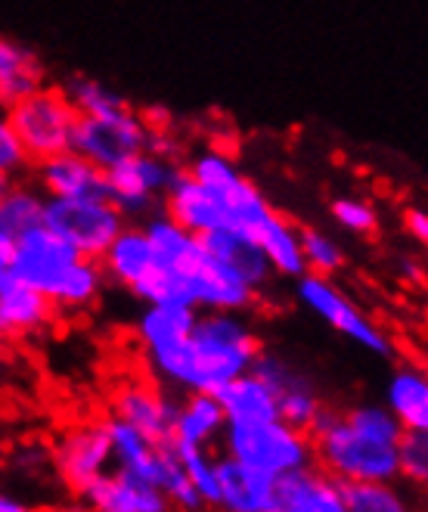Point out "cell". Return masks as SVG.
Here are the masks:
<instances>
[{
  "label": "cell",
  "mask_w": 428,
  "mask_h": 512,
  "mask_svg": "<svg viewBox=\"0 0 428 512\" xmlns=\"http://www.w3.org/2000/svg\"><path fill=\"white\" fill-rule=\"evenodd\" d=\"M404 426L382 401L335 410L323 401L311 419L314 463L339 481H394Z\"/></svg>",
  "instance_id": "6da1fadb"
},
{
  "label": "cell",
  "mask_w": 428,
  "mask_h": 512,
  "mask_svg": "<svg viewBox=\"0 0 428 512\" xmlns=\"http://www.w3.org/2000/svg\"><path fill=\"white\" fill-rule=\"evenodd\" d=\"M193 391H218L230 379L249 373L261 339L246 311H199L190 329Z\"/></svg>",
  "instance_id": "7a4b0ae2"
},
{
  "label": "cell",
  "mask_w": 428,
  "mask_h": 512,
  "mask_svg": "<svg viewBox=\"0 0 428 512\" xmlns=\"http://www.w3.org/2000/svg\"><path fill=\"white\" fill-rule=\"evenodd\" d=\"M224 454L242 466H252L267 475H283L314 463V441L304 429H295L283 419L264 423H233L221 432Z\"/></svg>",
  "instance_id": "3957f363"
},
{
  "label": "cell",
  "mask_w": 428,
  "mask_h": 512,
  "mask_svg": "<svg viewBox=\"0 0 428 512\" xmlns=\"http://www.w3.org/2000/svg\"><path fill=\"white\" fill-rule=\"evenodd\" d=\"M4 115L32 165L72 149L78 109L63 94V87L44 84L35 94H28L25 100L4 109Z\"/></svg>",
  "instance_id": "277c9868"
},
{
  "label": "cell",
  "mask_w": 428,
  "mask_h": 512,
  "mask_svg": "<svg viewBox=\"0 0 428 512\" xmlns=\"http://www.w3.org/2000/svg\"><path fill=\"white\" fill-rule=\"evenodd\" d=\"M295 298L304 311L320 317L329 329H335V333L354 342L357 348L370 351L376 357L394 354L391 336L370 314L360 311L354 305V298L332 277H320V274H311V270H304V274L295 280Z\"/></svg>",
  "instance_id": "5b68a950"
},
{
  "label": "cell",
  "mask_w": 428,
  "mask_h": 512,
  "mask_svg": "<svg viewBox=\"0 0 428 512\" xmlns=\"http://www.w3.org/2000/svg\"><path fill=\"white\" fill-rule=\"evenodd\" d=\"M183 174V165L171 156L143 153L118 162L106 171V196L115 202V208L125 221L140 224L146 215H152L162 205L165 193L171 190L174 180Z\"/></svg>",
  "instance_id": "8992f818"
},
{
  "label": "cell",
  "mask_w": 428,
  "mask_h": 512,
  "mask_svg": "<svg viewBox=\"0 0 428 512\" xmlns=\"http://www.w3.org/2000/svg\"><path fill=\"white\" fill-rule=\"evenodd\" d=\"M44 224L56 236H63L78 255L100 261L115 233L128 221L106 193H97V196H75V199L47 196Z\"/></svg>",
  "instance_id": "52a82bcc"
},
{
  "label": "cell",
  "mask_w": 428,
  "mask_h": 512,
  "mask_svg": "<svg viewBox=\"0 0 428 512\" xmlns=\"http://www.w3.org/2000/svg\"><path fill=\"white\" fill-rule=\"evenodd\" d=\"M146 137H149V122L143 118V112H134L128 106L109 115H78L72 149L94 162L97 168L109 171L118 162L143 153Z\"/></svg>",
  "instance_id": "ba28073f"
},
{
  "label": "cell",
  "mask_w": 428,
  "mask_h": 512,
  "mask_svg": "<svg viewBox=\"0 0 428 512\" xmlns=\"http://www.w3.org/2000/svg\"><path fill=\"white\" fill-rule=\"evenodd\" d=\"M50 463L56 469V478L75 497H84V491L112 469V450L103 419H84V423L59 432L50 447Z\"/></svg>",
  "instance_id": "9c48e42d"
},
{
  "label": "cell",
  "mask_w": 428,
  "mask_h": 512,
  "mask_svg": "<svg viewBox=\"0 0 428 512\" xmlns=\"http://www.w3.org/2000/svg\"><path fill=\"white\" fill-rule=\"evenodd\" d=\"M249 370L255 376H261L270 385L273 395H277V416L283 423L308 432L311 419L323 407V395H320L314 376L304 367H298L292 357L277 354V351H264V348H258Z\"/></svg>",
  "instance_id": "30bf717a"
},
{
  "label": "cell",
  "mask_w": 428,
  "mask_h": 512,
  "mask_svg": "<svg viewBox=\"0 0 428 512\" xmlns=\"http://www.w3.org/2000/svg\"><path fill=\"white\" fill-rule=\"evenodd\" d=\"M81 258L63 236H56L47 224L28 230L16 236L13 243V258H10V274L22 280L25 286H32L44 295L56 286V280L63 277V270Z\"/></svg>",
  "instance_id": "8fae6325"
},
{
  "label": "cell",
  "mask_w": 428,
  "mask_h": 512,
  "mask_svg": "<svg viewBox=\"0 0 428 512\" xmlns=\"http://www.w3.org/2000/svg\"><path fill=\"white\" fill-rule=\"evenodd\" d=\"M202 252L211 264L224 267L227 274H233L236 280H242L246 286H252L255 292H264L273 280V267L267 261V255L261 252L258 239L239 227H218L211 233H202Z\"/></svg>",
  "instance_id": "7c38bea8"
},
{
  "label": "cell",
  "mask_w": 428,
  "mask_h": 512,
  "mask_svg": "<svg viewBox=\"0 0 428 512\" xmlns=\"http://www.w3.org/2000/svg\"><path fill=\"white\" fill-rule=\"evenodd\" d=\"M112 416L125 419V423L137 426L143 435L152 441H171V426H174V413H177V398L168 388L149 385L140 379L121 382L112 391Z\"/></svg>",
  "instance_id": "4fadbf2b"
},
{
  "label": "cell",
  "mask_w": 428,
  "mask_h": 512,
  "mask_svg": "<svg viewBox=\"0 0 428 512\" xmlns=\"http://www.w3.org/2000/svg\"><path fill=\"white\" fill-rule=\"evenodd\" d=\"M214 472H218V509L277 512V475L242 466L227 454L214 460Z\"/></svg>",
  "instance_id": "5bb4252c"
},
{
  "label": "cell",
  "mask_w": 428,
  "mask_h": 512,
  "mask_svg": "<svg viewBox=\"0 0 428 512\" xmlns=\"http://www.w3.org/2000/svg\"><path fill=\"white\" fill-rule=\"evenodd\" d=\"M277 512H345L342 481L317 463L277 475Z\"/></svg>",
  "instance_id": "9a60e30c"
},
{
  "label": "cell",
  "mask_w": 428,
  "mask_h": 512,
  "mask_svg": "<svg viewBox=\"0 0 428 512\" xmlns=\"http://www.w3.org/2000/svg\"><path fill=\"white\" fill-rule=\"evenodd\" d=\"M56 317L53 301L16 280L10 270L0 277V342H13L47 329Z\"/></svg>",
  "instance_id": "2e32d148"
},
{
  "label": "cell",
  "mask_w": 428,
  "mask_h": 512,
  "mask_svg": "<svg viewBox=\"0 0 428 512\" xmlns=\"http://www.w3.org/2000/svg\"><path fill=\"white\" fill-rule=\"evenodd\" d=\"M90 509H100V512H165L171 509L165 494L143 481L134 472H125L112 466L109 472H103L94 485L84 491V497Z\"/></svg>",
  "instance_id": "e0dca14e"
},
{
  "label": "cell",
  "mask_w": 428,
  "mask_h": 512,
  "mask_svg": "<svg viewBox=\"0 0 428 512\" xmlns=\"http://www.w3.org/2000/svg\"><path fill=\"white\" fill-rule=\"evenodd\" d=\"M35 184L44 196L75 199V196H97L106 193V171L84 159L75 149L56 153L50 159L35 162Z\"/></svg>",
  "instance_id": "ac0fdd59"
},
{
  "label": "cell",
  "mask_w": 428,
  "mask_h": 512,
  "mask_svg": "<svg viewBox=\"0 0 428 512\" xmlns=\"http://www.w3.org/2000/svg\"><path fill=\"white\" fill-rule=\"evenodd\" d=\"M165 205V212L183 224L187 230H193L196 236L202 233H211V230H218L227 224V215H224V199L221 193H214L202 184H196V180L190 174H180L171 190L165 193L162 199Z\"/></svg>",
  "instance_id": "d6986e66"
},
{
  "label": "cell",
  "mask_w": 428,
  "mask_h": 512,
  "mask_svg": "<svg viewBox=\"0 0 428 512\" xmlns=\"http://www.w3.org/2000/svg\"><path fill=\"white\" fill-rule=\"evenodd\" d=\"M227 426L221 401L211 391H187L177 401L174 426H171V444L174 447H211L221 441V432Z\"/></svg>",
  "instance_id": "ffe728a7"
},
{
  "label": "cell",
  "mask_w": 428,
  "mask_h": 512,
  "mask_svg": "<svg viewBox=\"0 0 428 512\" xmlns=\"http://www.w3.org/2000/svg\"><path fill=\"white\" fill-rule=\"evenodd\" d=\"M190 295H193V308L196 311H252L258 305V295L252 286L236 280L227 274L224 267L211 264L202 255V264L190 274Z\"/></svg>",
  "instance_id": "44dd1931"
},
{
  "label": "cell",
  "mask_w": 428,
  "mask_h": 512,
  "mask_svg": "<svg viewBox=\"0 0 428 512\" xmlns=\"http://www.w3.org/2000/svg\"><path fill=\"white\" fill-rule=\"evenodd\" d=\"M100 264H103V274L109 283H118V286H137L152 267H156V252H152V243L149 236L143 233L140 224H125L115 239L106 246V252L100 255Z\"/></svg>",
  "instance_id": "7402d4cb"
},
{
  "label": "cell",
  "mask_w": 428,
  "mask_h": 512,
  "mask_svg": "<svg viewBox=\"0 0 428 512\" xmlns=\"http://www.w3.org/2000/svg\"><path fill=\"white\" fill-rule=\"evenodd\" d=\"M143 233L149 236L152 243V252H156V261L162 267H171V270H183V274H190L202 264V239L187 230L183 224H177L165 208H156L152 215H146L140 221Z\"/></svg>",
  "instance_id": "603a6c76"
},
{
  "label": "cell",
  "mask_w": 428,
  "mask_h": 512,
  "mask_svg": "<svg viewBox=\"0 0 428 512\" xmlns=\"http://www.w3.org/2000/svg\"><path fill=\"white\" fill-rule=\"evenodd\" d=\"M382 404L404 429L428 432V376L419 364H397L382 391Z\"/></svg>",
  "instance_id": "cb8c5ba5"
},
{
  "label": "cell",
  "mask_w": 428,
  "mask_h": 512,
  "mask_svg": "<svg viewBox=\"0 0 428 512\" xmlns=\"http://www.w3.org/2000/svg\"><path fill=\"white\" fill-rule=\"evenodd\" d=\"M44 84L47 66L41 56L16 38H0V109H10Z\"/></svg>",
  "instance_id": "d4e9b609"
},
{
  "label": "cell",
  "mask_w": 428,
  "mask_h": 512,
  "mask_svg": "<svg viewBox=\"0 0 428 512\" xmlns=\"http://www.w3.org/2000/svg\"><path fill=\"white\" fill-rule=\"evenodd\" d=\"M214 398L221 401L227 426L233 423H264V419H280L277 416V395L270 385L255 376L252 370L230 379L224 388L214 391Z\"/></svg>",
  "instance_id": "484cf974"
},
{
  "label": "cell",
  "mask_w": 428,
  "mask_h": 512,
  "mask_svg": "<svg viewBox=\"0 0 428 512\" xmlns=\"http://www.w3.org/2000/svg\"><path fill=\"white\" fill-rule=\"evenodd\" d=\"M106 423V435H109V450H112V466L140 475L143 481L156 478L159 460H162V444L165 441H152L149 435H143L137 426L125 423V419L109 416Z\"/></svg>",
  "instance_id": "4316f807"
},
{
  "label": "cell",
  "mask_w": 428,
  "mask_h": 512,
  "mask_svg": "<svg viewBox=\"0 0 428 512\" xmlns=\"http://www.w3.org/2000/svg\"><path fill=\"white\" fill-rule=\"evenodd\" d=\"M252 236L258 239L261 252L267 255L273 277H286V280H298L304 270V255H301V236H298V224H292L289 218H283L277 208L252 230Z\"/></svg>",
  "instance_id": "83f0119b"
},
{
  "label": "cell",
  "mask_w": 428,
  "mask_h": 512,
  "mask_svg": "<svg viewBox=\"0 0 428 512\" xmlns=\"http://www.w3.org/2000/svg\"><path fill=\"white\" fill-rule=\"evenodd\" d=\"M106 274H103V264L97 258H75L66 270L63 277L56 280V286L50 289V301L56 314L59 311H84V308H94L103 289H106Z\"/></svg>",
  "instance_id": "f1b7e54d"
},
{
  "label": "cell",
  "mask_w": 428,
  "mask_h": 512,
  "mask_svg": "<svg viewBox=\"0 0 428 512\" xmlns=\"http://www.w3.org/2000/svg\"><path fill=\"white\" fill-rule=\"evenodd\" d=\"M196 308L190 305H174V301H159V305H146L137 317V339L146 348H156L174 339L190 336L196 323Z\"/></svg>",
  "instance_id": "f546056e"
},
{
  "label": "cell",
  "mask_w": 428,
  "mask_h": 512,
  "mask_svg": "<svg viewBox=\"0 0 428 512\" xmlns=\"http://www.w3.org/2000/svg\"><path fill=\"white\" fill-rule=\"evenodd\" d=\"M44 205H47V196L41 193L38 184H19V180H13L7 193L0 196V230L16 239L28 230L41 227Z\"/></svg>",
  "instance_id": "4dcf8cb0"
},
{
  "label": "cell",
  "mask_w": 428,
  "mask_h": 512,
  "mask_svg": "<svg viewBox=\"0 0 428 512\" xmlns=\"http://www.w3.org/2000/svg\"><path fill=\"white\" fill-rule=\"evenodd\" d=\"M345 512H407L410 494L394 481H342Z\"/></svg>",
  "instance_id": "1f68e13d"
},
{
  "label": "cell",
  "mask_w": 428,
  "mask_h": 512,
  "mask_svg": "<svg viewBox=\"0 0 428 512\" xmlns=\"http://www.w3.org/2000/svg\"><path fill=\"white\" fill-rule=\"evenodd\" d=\"M221 199H224L227 224H230V227H239V230H246V233H252V230L273 212V205L264 199V193L252 184L249 177H239L230 190L221 193Z\"/></svg>",
  "instance_id": "d6a6232c"
},
{
  "label": "cell",
  "mask_w": 428,
  "mask_h": 512,
  "mask_svg": "<svg viewBox=\"0 0 428 512\" xmlns=\"http://www.w3.org/2000/svg\"><path fill=\"white\" fill-rule=\"evenodd\" d=\"M63 94L72 100L78 115H109V112H118V109H128V100L100 78L75 75V78L66 81Z\"/></svg>",
  "instance_id": "836d02e7"
},
{
  "label": "cell",
  "mask_w": 428,
  "mask_h": 512,
  "mask_svg": "<svg viewBox=\"0 0 428 512\" xmlns=\"http://www.w3.org/2000/svg\"><path fill=\"white\" fill-rule=\"evenodd\" d=\"M183 174H190L196 184H202V187H208V190H214V193H224V190H230L236 180L242 177V171H239V165L227 156V153H221L218 146H208V149H199V153L183 165Z\"/></svg>",
  "instance_id": "e575fe53"
},
{
  "label": "cell",
  "mask_w": 428,
  "mask_h": 512,
  "mask_svg": "<svg viewBox=\"0 0 428 512\" xmlns=\"http://www.w3.org/2000/svg\"><path fill=\"white\" fill-rule=\"evenodd\" d=\"M298 236H301L304 267H308L311 274L335 277L345 267V249L339 239H332L329 233H323L317 227H298Z\"/></svg>",
  "instance_id": "d590c367"
},
{
  "label": "cell",
  "mask_w": 428,
  "mask_h": 512,
  "mask_svg": "<svg viewBox=\"0 0 428 512\" xmlns=\"http://www.w3.org/2000/svg\"><path fill=\"white\" fill-rule=\"evenodd\" d=\"M329 218L335 221V227L351 236H373L379 230V208L366 196L354 193L335 196L329 205Z\"/></svg>",
  "instance_id": "8d00e7d4"
},
{
  "label": "cell",
  "mask_w": 428,
  "mask_h": 512,
  "mask_svg": "<svg viewBox=\"0 0 428 512\" xmlns=\"http://www.w3.org/2000/svg\"><path fill=\"white\" fill-rule=\"evenodd\" d=\"M174 450L205 509L208 506L218 509V472H214V460L218 457L211 454V447H174Z\"/></svg>",
  "instance_id": "74e56055"
},
{
  "label": "cell",
  "mask_w": 428,
  "mask_h": 512,
  "mask_svg": "<svg viewBox=\"0 0 428 512\" xmlns=\"http://www.w3.org/2000/svg\"><path fill=\"white\" fill-rule=\"evenodd\" d=\"M397 481L416 488L428 481V432L404 429L397 438Z\"/></svg>",
  "instance_id": "f35d334b"
},
{
  "label": "cell",
  "mask_w": 428,
  "mask_h": 512,
  "mask_svg": "<svg viewBox=\"0 0 428 512\" xmlns=\"http://www.w3.org/2000/svg\"><path fill=\"white\" fill-rule=\"evenodd\" d=\"M28 165H32V162H28L22 143L16 140L4 109H0V171L10 174V177H19Z\"/></svg>",
  "instance_id": "ab89813d"
},
{
  "label": "cell",
  "mask_w": 428,
  "mask_h": 512,
  "mask_svg": "<svg viewBox=\"0 0 428 512\" xmlns=\"http://www.w3.org/2000/svg\"><path fill=\"white\" fill-rule=\"evenodd\" d=\"M404 230L416 239L419 246L428 243V215H425L422 205H410L404 212Z\"/></svg>",
  "instance_id": "60d3db41"
},
{
  "label": "cell",
  "mask_w": 428,
  "mask_h": 512,
  "mask_svg": "<svg viewBox=\"0 0 428 512\" xmlns=\"http://www.w3.org/2000/svg\"><path fill=\"white\" fill-rule=\"evenodd\" d=\"M13 243H16V239H13V236H7L4 230H0V277H4L7 270H10V258H13Z\"/></svg>",
  "instance_id": "b9f144b4"
},
{
  "label": "cell",
  "mask_w": 428,
  "mask_h": 512,
  "mask_svg": "<svg viewBox=\"0 0 428 512\" xmlns=\"http://www.w3.org/2000/svg\"><path fill=\"white\" fill-rule=\"evenodd\" d=\"M28 503L16 494H7V491H0V512H25Z\"/></svg>",
  "instance_id": "7bdbcfd3"
},
{
  "label": "cell",
  "mask_w": 428,
  "mask_h": 512,
  "mask_svg": "<svg viewBox=\"0 0 428 512\" xmlns=\"http://www.w3.org/2000/svg\"><path fill=\"white\" fill-rule=\"evenodd\" d=\"M401 270H404V280H422V270H419V264H413L410 258L407 261H401Z\"/></svg>",
  "instance_id": "ee69618b"
},
{
  "label": "cell",
  "mask_w": 428,
  "mask_h": 512,
  "mask_svg": "<svg viewBox=\"0 0 428 512\" xmlns=\"http://www.w3.org/2000/svg\"><path fill=\"white\" fill-rule=\"evenodd\" d=\"M13 180H16V177H10V174H4V171H0V196L7 193V187L13 184Z\"/></svg>",
  "instance_id": "f6af8a7d"
}]
</instances>
